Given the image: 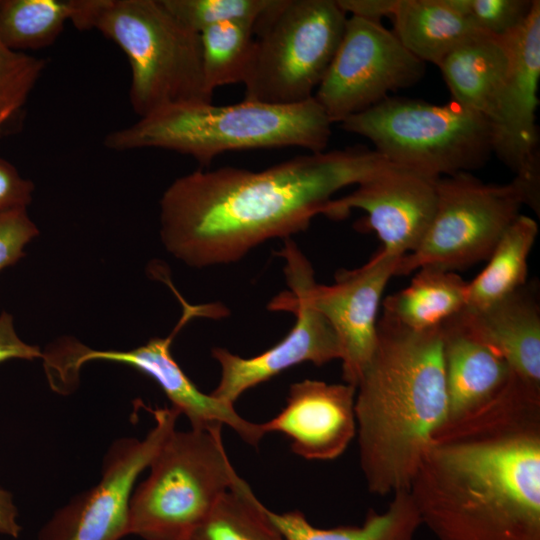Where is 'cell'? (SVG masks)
Returning a JSON list of instances; mask_svg holds the SVG:
<instances>
[{
    "label": "cell",
    "mask_w": 540,
    "mask_h": 540,
    "mask_svg": "<svg viewBox=\"0 0 540 540\" xmlns=\"http://www.w3.org/2000/svg\"><path fill=\"white\" fill-rule=\"evenodd\" d=\"M408 491L437 540H540V395L516 382L444 421Z\"/></svg>",
    "instance_id": "1"
},
{
    "label": "cell",
    "mask_w": 540,
    "mask_h": 540,
    "mask_svg": "<svg viewBox=\"0 0 540 540\" xmlns=\"http://www.w3.org/2000/svg\"><path fill=\"white\" fill-rule=\"evenodd\" d=\"M389 164L374 149L350 147L310 152L260 171H194L161 197L162 242L191 267L239 261L267 240L305 230L338 191Z\"/></svg>",
    "instance_id": "2"
},
{
    "label": "cell",
    "mask_w": 540,
    "mask_h": 540,
    "mask_svg": "<svg viewBox=\"0 0 540 540\" xmlns=\"http://www.w3.org/2000/svg\"><path fill=\"white\" fill-rule=\"evenodd\" d=\"M354 412L368 491H408L447 417L442 326L413 331L382 315L375 350L356 384Z\"/></svg>",
    "instance_id": "3"
},
{
    "label": "cell",
    "mask_w": 540,
    "mask_h": 540,
    "mask_svg": "<svg viewBox=\"0 0 540 540\" xmlns=\"http://www.w3.org/2000/svg\"><path fill=\"white\" fill-rule=\"evenodd\" d=\"M332 122L313 98L297 104L254 100L231 105L180 103L108 133L107 149L156 148L193 157L203 166L227 151L301 147L325 151Z\"/></svg>",
    "instance_id": "4"
},
{
    "label": "cell",
    "mask_w": 540,
    "mask_h": 540,
    "mask_svg": "<svg viewBox=\"0 0 540 540\" xmlns=\"http://www.w3.org/2000/svg\"><path fill=\"white\" fill-rule=\"evenodd\" d=\"M70 22L78 30H97L126 55L129 100L139 117L173 104L212 102L200 35L161 0H75Z\"/></svg>",
    "instance_id": "5"
},
{
    "label": "cell",
    "mask_w": 540,
    "mask_h": 540,
    "mask_svg": "<svg viewBox=\"0 0 540 540\" xmlns=\"http://www.w3.org/2000/svg\"><path fill=\"white\" fill-rule=\"evenodd\" d=\"M222 425L173 430L134 491L129 534L145 540H184L219 498L244 480L230 463Z\"/></svg>",
    "instance_id": "6"
},
{
    "label": "cell",
    "mask_w": 540,
    "mask_h": 540,
    "mask_svg": "<svg viewBox=\"0 0 540 540\" xmlns=\"http://www.w3.org/2000/svg\"><path fill=\"white\" fill-rule=\"evenodd\" d=\"M340 124L388 162L435 178L477 169L493 153L491 123L453 100L436 105L389 96Z\"/></svg>",
    "instance_id": "7"
},
{
    "label": "cell",
    "mask_w": 540,
    "mask_h": 540,
    "mask_svg": "<svg viewBox=\"0 0 540 540\" xmlns=\"http://www.w3.org/2000/svg\"><path fill=\"white\" fill-rule=\"evenodd\" d=\"M346 20L336 0H272L254 27L244 99L289 105L313 98Z\"/></svg>",
    "instance_id": "8"
},
{
    "label": "cell",
    "mask_w": 540,
    "mask_h": 540,
    "mask_svg": "<svg viewBox=\"0 0 540 540\" xmlns=\"http://www.w3.org/2000/svg\"><path fill=\"white\" fill-rule=\"evenodd\" d=\"M523 205L514 180L487 184L470 172L438 178L431 223L418 247L401 257L395 276L422 267L456 272L487 260Z\"/></svg>",
    "instance_id": "9"
},
{
    "label": "cell",
    "mask_w": 540,
    "mask_h": 540,
    "mask_svg": "<svg viewBox=\"0 0 540 540\" xmlns=\"http://www.w3.org/2000/svg\"><path fill=\"white\" fill-rule=\"evenodd\" d=\"M289 289L295 290L332 326L341 348L342 377L356 384L377 343V315L384 289L401 257L380 250L359 268L341 270L331 285L317 284L313 268L295 242L279 252Z\"/></svg>",
    "instance_id": "10"
},
{
    "label": "cell",
    "mask_w": 540,
    "mask_h": 540,
    "mask_svg": "<svg viewBox=\"0 0 540 540\" xmlns=\"http://www.w3.org/2000/svg\"><path fill=\"white\" fill-rule=\"evenodd\" d=\"M183 303L185 305L183 316L168 337L153 338L132 350H95L71 339L54 343L43 353L51 386L59 391L68 390L76 380L80 367L89 361L126 364L155 380L171 401L172 407L189 419L192 428L212 424L227 425L246 443L257 446L266 434L262 423L244 419L235 411L234 405L201 392L172 357L170 345L175 334L191 317L207 312L205 306H190Z\"/></svg>",
    "instance_id": "11"
},
{
    "label": "cell",
    "mask_w": 540,
    "mask_h": 540,
    "mask_svg": "<svg viewBox=\"0 0 540 540\" xmlns=\"http://www.w3.org/2000/svg\"><path fill=\"white\" fill-rule=\"evenodd\" d=\"M425 74V63L412 55L381 22L347 17L335 55L314 99L332 123L363 112L408 88Z\"/></svg>",
    "instance_id": "12"
},
{
    "label": "cell",
    "mask_w": 540,
    "mask_h": 540,
    "mask_svg": "<svg viewBox=\"0 0 540 540\" xmlns=\"http://www.w3.org/2000/svg\"><path fill=\"white\" fill-rule=\"evenodd\" d=\"M180 414L174 407L157 409L155 425L143 439L115 440L103 458L100 481L56 511L38 540H120L129 535L135 482L175 430Z\"/></svg>",
    "instance_id": "13"
},
{
    "label": "cell",
    "mask_w": 540,
    "mask_h": 540,
    "mask_svg": "<svg viewBox=\"0 0 540 540\" xmlns=\"http://www.w3.org/2000/svg\"><path fill=\"white\" fill-rule=\"evenodd\" d=\"M509 65L492 121L493 153L514 173L526 205L540 212L536 111L540 79V1L524 22L504 36Z\"/></svg>",
    "instance_id": "14"
},
{
    "label": "cell",
    "mask_w": 540,
    "mask_h": 540,
    "mask_svg": "<svg viewBox=\"0 0 540 540\" xmlns=\"http://www.w3.org/2000/svg\"><path fill=\"white\" fill-rule=\"evenodd\" d=\"M438 178L389 164L348 195L332 199L325 214L344 218L352 209L367 214V225L383 247L382 251L402 257L414 251L433 218Z\"/></svg>",
    "instance_id": "15"
},
{
    "label": "cell",
    "mask_w": 540,
    "mask_h": 540,
    "mask_svg": "<svg viewBox=\"0 0 540 540\" xmlns=\"http://www.w3.org/2000/svg\"><path fill=\"white\" fill-rule=\"evenodd\" d=\"M271 311H288L296 315L290 332L263 353L242 358L225 348L212 349L221 374L213 397L234 405L248 389L263 383L282 371L303 362L321 366L341 359V348L327 319L295 290L276 295L268 305Z\"/></svg>",
    "instance_id": "16"
},
{
    "label": "cell",
    "mask_w": 540,
    "mask_h": 540,
    "mask_svg": "<svg viewBox=\"0 0 540 540\" xmlns=\"http://www.w3.org/2000/svg\"><path fill=\"white\" fill-rule=\"evenodd\" d=\"M356 387L306 379L290 386L285 407L262 423L265 433L279 432L291 450L308 460H333L356 435Z\"/></svg>",
    "instance_id": "17"
},
{
    "label": "cell",
    "mask_w": 540,
    "mask_h": 540,
    "mask_svg": "<svg viewBox=\"0 0 540 540\" xmlns=\"http://www.w3.org/2000/svg\"><path fill=\"white\" fill-rule=\"evenodd\" d=\"M450 320L500 355L523 385L540 394V306L535 286L526 284L480 310L464 308Z\"/></svg>",
    "instance_id": "18"
},
{
    "label": "cell",
    "mask_w": 540,
    "mask_h": 540,
    "mask_svg": "<svg viewBox=\"0 0 540 540\" xmlns=\"http://www.w3.org/2000/svg\"><path fill=\"white\" fill-rule=\"evenodd\" d=\"M447 417L454 421L501 399L519 381L496 352L451 320L442 325Z\"/></svg>",
    "instance_id": "19"
},
{
    "label": "cell",
    "mask_w": 540,
    "mask_h": 540,
    "mask_svg": "<svg viewBox=\"0 0 540 540\" xmlns=\"http://www.w3.org/2000/svg\"><path fill=\"white\" fill-rule=\"evenodd\" d=\"M509 65L505 37L479 35L439 64L452 100L484 116L492 126Z\"/></svg>",
    "instance_id": "20"
},
{
    "label": "cell",
    "mask_w": 540,
    "mask_h": 540,
    "mask_svg": "<svg viewBox=\"0 0 540 540\" xmlns=\"http://www.w3.org/2000/svg\"><path fill=\"white\" fill-rule=\"evenodd\" d=\"M393 33L423 63L437 67L453 50L486 34L471 25L449 0H397Z\"/></svg>",
    "instance_id": "21"
},
{
    "label": "cell",
    "mask_w": 540,
    "mask_h": 540,
    "mask_svg": "<svg viewBox=\"0 0 540 540\" xmlns=\"http://www.w3.org/2000/svg\"><path fill=\"white\" fill-rule=\"evenodd\" d=\"M410 284L383 301V316L413 331L441 327L466 307L467 284L453 271L422 267Z\"/></svg>",
    "instance_id": "22"
},
{
    "label": "cell",
    "mask_w": 540,
    "mask_h": 540,
    "mask_svg": "<svg viewBox=\"0 0 540 540\" xmlns=\"http://www.w3.org/2000/svg\"><path fill=\"white\" fill-rule=\"evenodd\" d=\"M266 512L284 540H414L422 525L409 491L393 494L383 513L370 510L361 526L323 529L310 524L298 510Z\"/></svg>",
    "instance_id": "23"
},
{
    "label": "cell",
    "mask_w": 540,
    "mask_h": 540,
    "mask_svg": "<svg viewBox=\"0 0 540 540\" xmlns=\"http://www.w3.org/2000/svg\"><path fill=\"white\" fill-rule=\"evenodd\" d=\"M537 235V222L520 214L502 235L484 269L468 282L466 309L486 308L527 284L528 258Z\"/></svg>",
    "instance_id": "24"
},
{
    "label": "cell",
    "mask_w": 540,
    "mask_h": 540,
    "mask_svg": "<svg viewBox=\"0 0 540 540\" xmlns=\"http://www.w3.org/2000/svg\"><path fill=\"white\" fill-rule=\"evenodd\" d=\"M243 481L226 491L184 540H284Z\"/></svg>",
    "instance_id": "25"
},
{
    "label": "cell",
    "mask_w": 540,
    "mask_h": 540,
    "mask_svg": "<svg viewBox=\"0 0 540 540\" xmlns=\"http://www.w3.org/2000/svg\"><path fill=\"white\" fill-rule=\"evenodd\" d=\"M74 10L75 0H0V39L17 52L48 47Z\"/></svg>",
    "instance_id": "26"
},
{
    "label": "cell",
    "mask_w": 540,
    "mask_h": 540,
    "mask_svg": "<svg viewBox=\"0 0 540 540\" xmlns=\"http://www.w3.org/2000/svg\"><path fill=\"white\" fill-rule=\"evenodd\" d=\"M199 35L209 90L214 93L218 87L244 83L255 51L254 26L224 22L206 28Z\"/></svg>",
    "instance_id": "27"
},
{
    "label": "cell",
    "mask_w": 540,
    "mask_h": 540,
    "mask_svg": "<svg viewBox=\"0 0 540 540\" xmlns=\"http://www.w3.org/2000/svg\"><path fill=\"white\" fill-rule=\"evenodd\" d=\"M46 60L9 49L0 39V133L20 114Z\"/></svg>",
    "instance_id": "28"
},
{
    "label": "cell",
    "mask_w": 540,
    "mask_h": 540,
    "mask_svg": "<svg viewBox=\"0 0 540 540\" xmlns=\"http://www.w3.org/2000/svg\"><path fill=\"white\" fill-rule=\"evenodd\" d=\"M165 8L188 29L201 33L224 22L255 27L272 0H161Z\"/></svg>",
    "instance_id": "29"
},
{
    "label": "cell",
    "mask_w": 540,
    "mask_h": 540,
    "mask_svg": "<svg viewBox=\"0 0 540 540\" xmlns=\"http://www.w3.org/2000/svg\"><path fill=\"white\" fill-rule=\"evenodd\" d=\"M534 0H449L476 29L504 37L517 29L529 15Z\"/></svg>",
    "instance_id": "30"
},
{
    "label": "cell",
    "mask_w": 540,
    "mask_h": 540,
    "mask_svg": "<svg viewBox=\"0 0 540 540\" xmlns=\"http://www.w3.org/2000/svg\"><path fill=\"white\" fill-rule=\"evenodd\" d=\"M39 234L27 209L0 214V272L24 256V248Z\"/></svg>",
    "instance_id": "31"
},
{
    "label": "cell",
    "mask_w": 540,
    "mask_h": 540,
    "mask_svg": "<svg viewBox=\"0 0 540 540\" xmlns=\"http://www.w3.org/2000/svg\"><path fill=\"white\" fill-rule=\"evenodd\" d=\"M33 191V182L22 177L13 164L0 157V214L27 209Z\"/></svg>",
    "instance_id": "32"
},
{
    "label": "cell",
    "mask_w": 540,
    "mask_h": 540,
    "mask_svg": "<svg viewBox=\"0 0 540 540\" xmlns=\"http://www.w3.org/2000/svg\"><path fill=\"white\" fill-rule=\"evenodd\" d=\"M38 346L24 342L16 332L14 318L7 311L0 313V364L12 360L42 358Z\"/></svg>",
    "instance_id": "33"
},
{
    "label": "cell",
    "mask_w": 540,
    "mask_h": 540,
    "mask_svg": "<svg viewBox=\"0 0 540 540\" xmlns=\"http://www.w3.org/2000/svg\"><path fill=\"white\" fill-rule=\"evenodd\" d=\"M340 8L351 16L381 22L383 17H391L397 0H336Z\"/></svg>",
    "instance_id": "34"
},
{
    "label": "cell",
    "mask_w": 540,
    "mask_h": 540,
    "mask_svg": "<svg viewBox=\"0 0 540 540\" xmlns=\"http://www.w3.org/2000/svg\"><path fill=\"white\" fill-rule=\"evenodd\" d=\"M18 510L10 492L0 487V534L17 538L21 532Z\"/></svg>",
    "instance_id": "35"
}]
</instances>
